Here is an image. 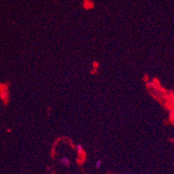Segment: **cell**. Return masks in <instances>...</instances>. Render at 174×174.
Instances as JSON below:
<instances>
[{
    "mask_svg": "<svg viewBox=\"0 0 174 174\" xmlns=\"http://www.w3.org/2000/svg\"><path fill=\"white\" fill-rule=\"evenodd\" d=\"M100 166H101V160H100V159H98V160L96 161V163H95V166H96V168H100Z\"/></svg>",
    "mask_w": 174,
    "mask_h": 174,
    "instance_id": "6da1fadb",
    "label": "cell"
}]
</instances>
